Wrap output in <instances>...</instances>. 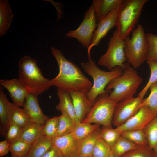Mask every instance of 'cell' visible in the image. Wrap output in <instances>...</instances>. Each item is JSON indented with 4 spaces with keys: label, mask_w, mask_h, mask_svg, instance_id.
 <instances>
[{
    "label": "cell",
    "mask_w": 157,
    "mask_h": 157,
    "mask_svg": "<svg viewBox=\"0 0 157 157\" xmlns=\"http://www.w3.org/2000/svg\"><path fill=\"white\" fill-rule=\"evenodd\" d=\"M51 51L59 67L58 75L51 79V86L69 93L75 91L87 93L92 86L89 79L76 64L67 59L58 49L52 47Z\"/></svg>",
    "instance_id": "6da1fadb"
},
{
    "label": "cell",
    "mask_w": 157,
    "mask_h": 157,
    "mask_svg": "<svg viewBox=\"0 0 157 157\" xmlns=\"http://www.w3.org/2000/svg\"><path fill=\"white\" fill-rule=\"evenodd\" d=\"M18 64V79L25 86L30 93L38 96L52 86L51 79L43 76L35 60L25 56L19 60Z\"/></svg>",
    "instance_id": "7a4b0ae2"
},
{
    "label": "cell",
    "mask_w": 157,
    "mask_h": 157,
    "mask_svg": "<svg viewBox=\"0 0 157 157\" xmlns=\"http://www.w3.org/2000/svg\"><path fill=\"white\" fill-rule=\"evenodd\" d=\"M129 64L124 73L112 80L105 88L108 91L113 89L109 97L117 103L133 97L143 81L135 68Z\"/></svg>",
    "instance_id": "3957f363"
},
{
    "label": "cell",
    "mask_w": 157,
    "mask_h": 157,
    "mask_svg": "<svg viewBox=\"0 0 157 157\" xmlns=\"http://www.w3.org/2000/svg\"><path fill=\"white\" fill-rule=\"evenodd\" d=\"M148 0H123L119 6L115 26L120 38L124 40L134 29Z\"/></svg>",
    "instance_id": "277c9868"
},
{
    "label": "cell",
    "mask_w": 157,
    "mask_h": 157,
    "mask_svg": "<svg viewBox=\"0 0 157 157\" xmlns=\"http://www.w3.org/2000/svg\"><path fill=\"white\" fill-rule=\"evenodd\" d=\"M131 35L130 38L127 36L124 39V51L128 63L135 69L146 61L148 44L146 33L141 25L138 24Z\"/></svg>",
    "instance_id": "5b68a950"
},
{
    "label": "cell",
    "mask_w": 157,
    "mask_h": 157,
    "mask_svg": "<svg viewBox=\"0 0 157 157\" xmlns=\"http://www.w3.org/2000/svg\"><path fill=\"white\" fill-rule=\"evenodd\" d=\"M82 68L93 80L92 87L87 93V97L93 104L98 96L105 92V88L113 79L122 74L120 67H117L109 71L101 70L91 58L86 63H81Z\"/></svg>",
    "instance_id": "8992f818"
},
{
    "label": "cell",
    "mask_w": 157,
    "mask_h": 157,
    "mask_svg": "<svg viewBox=\"0 0 157 157\" xmlns=\"http://www.w3.org/2000/svg\"><path fill=\"white\" fill-rule=\"evenodd\" d=\"M109 92L106 90L98 96L82 122L112 127L113 116L117 103L110 98Z\"/></svg>",
    "instance_id": "52a82bcc"
},
{
    "label": "cell",
    "mask_w": 157,
    "mask_h": 157,
    "mask_svg": "<svg viewBox=\"0 0 157 157\" xmlns=\"http://www.w3.org/2000/svg\"><path fill=\"white\" fill-rule=\"evenodd\" d=\"M124 40L119 37L116 31H114L108 43V48L98 61V64L107 68L109 71L118 67L124 69L129 64L125 52Z\"/></svg>",
    "instance_id": "ba28073f"
},
{
    "label": "cell",
    "mask_w": 157,
    "mask_h": 157,
    "mask_svg": "<svg viewBox=\"0 0 157 157\" xmlns=\"http://www.w3.org/2000/svg\"><path fill=\"white\" fill-rule=\"evenodd\" d=\"M97 22L92 3L86 12L84 19L79 27L76 29L69 31L65 36L75 38L81 45L87 48L90 45L96 28Z\"/></svg>",
    "instance_id": "9c48e42d"
},
{
    "label": "cell",
    "mask_w": 157,
    "mask_h": 157,
    "mask_svg": "<svg viewBox=\"0 0 157 157\" xmlns=\"http://www.w3.org/2000/svg\"><path fill=\"white\" fill-rule=\"evenodd\" d=\"M143 99L139 96H133L117 103L113 116L112 124L117 127L126 122L138 111Z\"/></svg>",
    "instance_id": "30bf717a"
},
{
    "label": "cell",
    "mask_w": 157,
    "mask_h": 157,
    "mask_svg": "<svg viewBox=\"0 0 157 157\" xmlns=\"http://www.w3.org/2000/svg\"><path fill=\"white\" fill-rule=\"evenodd\" d=\"M156 115L148 107L142 106L135 115L115 128L121 133L127 131L143 130Z\"/></svg>",
    "instance_id": "8fae6325"
},
{
    "label": "cell",
    "mask_w": 157,
    "mask_h": 157,
    "mask_svg": "<svg viewBox=\"0 0 157 157\" xmlns=\"http://www.w3.org/2000/svg\"><path fill=\"white\" fill-rule=\"evenodd\" d=\"M120 6L113 10L105 17L97 23V28L94 31L91 43L88 48L89 59L91 58L90 53L92 49L94 47L97 45L108 32L115 26Z\"/></svg>",
    "instance_id": "7c38bea8"
},
{
    "label": "cell",
    "mask_w": 157,
    "mask_h": 157,
    "mask_svg": "<svg viewBox=\"0 0 157 157\" xmlns=\"http://www.w3.org/2000/svg\"><path fill=\"white\" fill-rule=\"evenodd\" d=\"M0 84L8 90L13 103L19 106H23L26 98L30 92L19 79H1Z\"/></svg>",
    "instance_id": "4fadbf2b"
},
{
    "label": "cell",
    "mask_w": 157,
    "mask_h": 157,
    "mask_svg": "<svg viewBox=\"0 0 157 157\" xmlns=\"http://www.w3.org/2000/svg\"><path fill=\"white\" fill-rule=\"evenodd\" d=\"M53 145L56 147L64 157H79V141L72 133L52 138Z\"/></svg>",
    "instance_id": "5bb4252c"
},
{
    "label": "cell",
    "mask_w": 157,
    "mask_h": 157,
    "mask_svg": "<svg viewBox=\"0 0 157 157\" xmlns=\"http://www.w3.org/2000/svg\"><path fill=\"white\" fill-rule=\"evenodd\" d=\"M23 107L33 122L44 125L49 118L42 112L37 96L29 93L26 98Z\"/></svg>",
    "instance_id": "9a60e30c"
},
{
    "label": "cell",
    "mask_w": 157,
    "mask_h": 157,
    "mask_svg": "<svg viewBox=\"0 0 157 157\" xmlns=\"http://www.w3.org/2000/svg\"><path fill=\"white\" fill-rule=\"evenodd\" d=\"M72 98L76 117L82 122L90 111L93 103L88 98L87 93L81 91H73L69 93Z\"/></svg>",
    "instance_id": "2e32d148"
},
{
    "label": "cell",
    "mask_w": 157,
    "mask_h": 157,
    "mask_svg": "<svg viewBox=\"0 0 157 157\" xmlns=\"http://www.w3.org/2000/svg\"><path fill=\"white\" fill-rule=\"evenodd\" d=\"M13 103L10 102L0 86V133L5 137L10 122Z\"/></svg>",
    "instance_id": "e0dca14e"
},
{
    "label": "cell",
    "mask_w": 157,
    "mask_h": 157,
    "mask_svg": "<svg viewBox=\"0 0 157 157\" xmlns=\"http://www.w3.org/2000/svg\"><path fill=\"white\" fill-rule=\"evenodd\" d=\"M57 91L59 102L56 106V109L67 115L76 124L80 122L76 117L69 93L58 88H57Z\"/></svg>",
    "instance_id": "ac0fdd59"
},
{
    "label": "cell",
    "mask_w": 157,
    "mask_h": 157,
    "mask_svg": "<svg viewBox=\"0 0 157 157\" xmlns=\"http://www.w3.org/2000/svg\"><path fill=\"white\" fill-rule=\"evenodd\" d=\"M123 0H94L92 1L97 22H98L113 10L119 6Z\"/></svg>",
    "instance_id": "d6986e66"
},
{
    "label": "cell",
    "mask_w": 157,
    "mask_h": 157,
    "mask_svg": "<svg viewBox=\"0 0 157 157\" xmlns=\"http://www.w3.org/2000/svg\"><path fill=\"white\" fill-rule=\"evenodd\" d=\"M100 127H99L90 135L79 141V157H92L94 147L100 138Z\"/></svg>",
    "instance_id": "ffe728a7"
},
{
    "label": "cell",
    "mask_w": 157,
    "mask_h": 157,
    "mask_svg": "<svg viewBox=\"0 0 157 157\" xmlns=\"http://www.w3.org/2000/svg\"><path fill=\"white\" fill-rule=\"evenodd\" d=\"M53 145L52 138L42 136L31 144L26 157H41Z\"/></svg>",
    "instance_id": "44dd1931"
},
{
    "label": "cell",
    "mask_w": 157,
    "mask_h": 157,
    "mask_svg": "<svg viewBox=\"0 0 157 157\" xmlns=\"http://www.w3.org/2000/svg\"><path fill=\"white\" fill-rule=\"evenodd\" d=\"M14 15L8 1H0V36L5 35L13 21Z\"/></svg>",
    "instance_id": "7402d4cb"
},
{
    "label": "cell",
    "mask_w": 157,
    "mask_h": 157,
    "mask_svg": "<svg viewBox=\"0 0 157 157\" xmlns=\"http://www.w3.org/2000/svg\"><path fill=\"white\" fill-rule=\"evenodd\" d=\"M44 125L34 122L24 128L19 140L31 144L41 136L44 135Z\"/></svg>",
    "instance_id": "603a6c76"
},
{
    "label": "cell",
    "mask_w": 157,
    "mask_h": 157,
    "mask_svg": "<svg viewBox=\"0 0 157 157\" xmlns=\"http://www.w3.org/2000/svg\"><path fill=\"white\" fill-rule=\"evenodd\" d=\"M140 146L121 135L114 144L111 147L112 153L116 157H120L125 153Z\"/></svg>",
    "instance_id": "cb8c5ba5"
},
{
    "label": "cell",
    "mask_w": 157,
    "mask_h": 157,
    "mask_svg": "<svg viewBox=\"0 0 157 157\" xmlns=\"http://www.w3.org/2000/svg\"><path fill=\"white\" fill-rule=\"evenodd\" d=\"M19 107L13 103L10 123H14L24 129L33 122L24 110Z\"/></svg>",
    "instance_id": "d4e9b609"
},
{
    "label": "cell",
    "mask_w": 157,
    "mask_h": 157,
    "mask_svg": "<svg viewBox=\"0 0 157 157\" xmlns=\"http://www.w3.org/2000/svg\"><path fill=\"white\" fill-rule=\"evenodd\" d=\"M100 125L87 122H80L76 124L72 133L74 137L80 141L100 127Z\"/></svg>",
    "instance_id": "484cf974"
},
{
    "label": "cell",
    "mask_w": 157,
    "mask_h": 157,
    "mask_svg": "<svg viewBox=\"0 0 157 157\" xmlns=\"http://www.w3.org/2000/svg\"><path fill=\"white\" fill-rule=\"evenodd\" d=\"M76 125L73 120L65 114L61 113L60 116L56 136H61L72 133Z\"/></svg>",
    "instance_id": "4316f807"
},
{
    "label": "cell",
    "mask_w": 157,
    "mask_h": 157,
    "mask_svg": "<svg viewBox=\"0 0 157 157\" xmlns=\"http://www.w3.org/2000/svg\"><path fill=\"white\" fill-rule=\"evenodd\" d=\"M121 135L139 146L148 145L147 141L143 130L126 131L121 133Z\"/></svg>",
    "instance_id": "83f0119b"
},
{
    "label": "cell",
    "mask_w": 157,
    "mask_h": 157,
    "mask_svg": "<svg viewBox=\"0 0 157 157\" xmlns=\"http://www.w3.org/2000/svg\"><path fill=\"white\" fill-rule=\"evenodd\" d=\"M143 130L148 145L153 149L157 141V114Z\"/></svg>",
    "instance_id": "f1b7e54d"
},
{
    "label": "cell",
    "mask_w": 157,
    "mask_h": 157,
    "mask_svg": "<svg viewBox=\"0 0 157 157\" xmlns=\"http://www.w3.org/2000/svg\"><path fill=\"white\" fill-rule=\"evenodd\" d=\"M101 138L111 147L121 136V133L116 128L102 126L100 131Z\"/></svg>",
    "instance_id": "f546056e"
},
{
    "label": "cell",
    "mask_w": 157,
    "mask_h": 157,
    "mask_svg": "<svg viewBox=\"0 0 157 157\" xmlns=\"http://www.w3.org/2000/svg\"><path fill=\"white\" fill-rule=\"evenodd\" d=\"M31 144L18 140L10 144L9 151L11 155L17 157H26Z\"/></svg>",
    "instance_id": "4dcf8cb0"
},
{
    "label": "cell",
    "mask_w": 157,
    "mask_h": 157,
    "mask_svg": "<svg viewBox=\"0 0 157 157\" xmlns=\"http://www.w3.org/2000/svg\"><path fill=\"white\" fill-rule=\"evenodd\" d=\"M120 157H157L153 149L149 145L140 146L125 153Z\"/></svg>",
    "instance_id": "1f68e13d"
},
{
    "label": "cell",
    "mask_w": 157,
    "mask_h": 157,
    "mask_svg": "<svg viewBox=\"0 0 157 157\" xmlns=\"http://www.w3.org/2000/svg\"><path fill=\"white\" fill-rule=\"evenodd\" d=\"M150 92L149 96L143 99L140 107L144 106L150 109L155 114L157 112V82L153 84L150 88Z\"/></svg>",
    "instance_id": "d6a6232c"
},
{
    "label": "cell",
    "mask_w": 157,
    "mask_h": 157,
    "mask_svg": "<svg viewBox=\"0 0 157 157\" xmlns=\"http://www.w3.org/2000/svg\"><path fill=\"white\" fill-rule=\"evenodd\" d=\"M60 116H54L49 118L43 126V135L53 138L56 136Z\"/></svg>",
    "instance_id": "836d02e7"
},
{
    "label": "cell",
    "mask_w": 157,
    "mask_h": 157,
    "mask_svg": "<svg viewBox=\"0 0 157 157\" xmlns=\"http://www.w3.org/2000/svg\"><path fill=\"white\" fill-rule=\"evenodd\" d=\"M112 154L111 147L100 137L94 147L92 157H110Z\"/></svg>",
    "instance_id": "e575fe53"
},
{
    "label": "cell",
    "mask_w": 157,
    "mask_h": 157,
    "mask_svg": "<svg viewBox=\"0 0 157 157\" xmlns=\"http://www.w3.org/2000/svg\"><path fill=\"white\" fill-rule=\"evenodd\" d=\"M148 44L147 60H151L157 62V35L148 33H146Z\"/></svg>",
    "instance_id": "d590c367"
},
{
    "label": "cell",
    "mask_w": 157,
    "mask_h": 157,
    "mask_svg": "<svg viewBox=\"0 0 157 157\" xmlns=\"http://www.w3.org/2000/svg\"><path fill=\"white\" fill-rule=\"evenodd\" d=\"M146 61L151 71L150 76L147 84L138 94L143 99L151 86L157 82V62L151 60Z\"/></svg>",
    "instance_id": "8d00e7d4"
},
{
    "label": "cell",
    "mask_w": 157,
    "mask_h": 157,
    "mask_svg": "<svg viewBox=\"0 0 157 157\" xmlns=\"http://www.w3.org/2000/svg\"><path fill=\"white\" fill-rule=\"evenodd\" d=\"M24 128L13 123H10L6 134V139L10 144L19 139Z\"/></svg>",
    "instance_id": "74e56055"
},
{
    "label": "cell",
    "mask_w": 157,
    "mask_h": 157,
    "mask_svg": "<svg viewBox=\"0 0 157 157\" xmlns=\"http://www.w3.org/2000/svg\"><path fill=\"white\" fill-rule=\"evenodd\" d=\"M41 157H64L57 148L53 145Z\"/></svg>",
    "instance_id": "f35d334b"
},
{
    "label": "cell",
    "mask_w": 157,
    "mask_h": 157,
    "mask_svg": "<svg viewBox=\"0 0 157 157\" xmlns=\"http://www.w3.org/2000/svg\"><path fill=\"white\" fill-rule=\"evenodd\" d=\"M10 144L6 139L0 142V156L6 155L9 151Z\"/></svg>",
    "instance_id": "ab89813d"
},
{
    "label": "cell",
    "mask_w": 157,
    "mask_h": 157,
    "mask_svg": "<svg viewBox=\"0 0 157 157\" xmlns=\"http://www.w3.org/2000/svg\"><path fill=\"white\" fill-rule=\"evenodd\" d=\"M153 149L156 154L157 155V141Z\"/></svg>",
    "instance_id": "60d3db41"
},
{
    "label": "cell",
    "mask_w": 157,
    "mask_h": 157,
    "mask_svg": "<svg viewBox=\"0 0 157 157\" xmlns=\"http://www.w3.org/2000/svg\"><path fill=\"white\" fill-rule=\"evenodd\" d=\"M110 157H116L115 156H114L112 154L110 156Z\"/></svg>",
    "instance_id": "b9f144b4"
},
{
    "label": "cell",
    "mask_w": 157,
    "mask_h": 157,
    "mask_svg": "<svg viewBox=\"0 0 157 157\" xmlns=\"http://www.w3.org/2000/svg\"><path fill=\"white\" fill-rule=\"evenodd\" d=\"M11 157H16V156L11 155Z\"/></svg>",
    "instance_id": "7bdbcfd3"
},
{
    "label": "cell",
    "mask_w": 157,
    "mask_h": 157,
    "mask_svg": "<svg viewBox=\"0 0 157 157\" xmlns=\"http://www.w3.org/2000/svg\"></svg>",
    "instance_id": "ee69618b"
},
{
    "label": "cell",
    "mask_w": 157,
    "mask_h": 157,
    "mask_svg": "<svg viewBox=\"0 0 157 157\" xmlns=\"http://www.w3.org/2000/svg\"></svg>",
    "instance_id": "f6af8a7d"
}]
</instances>
